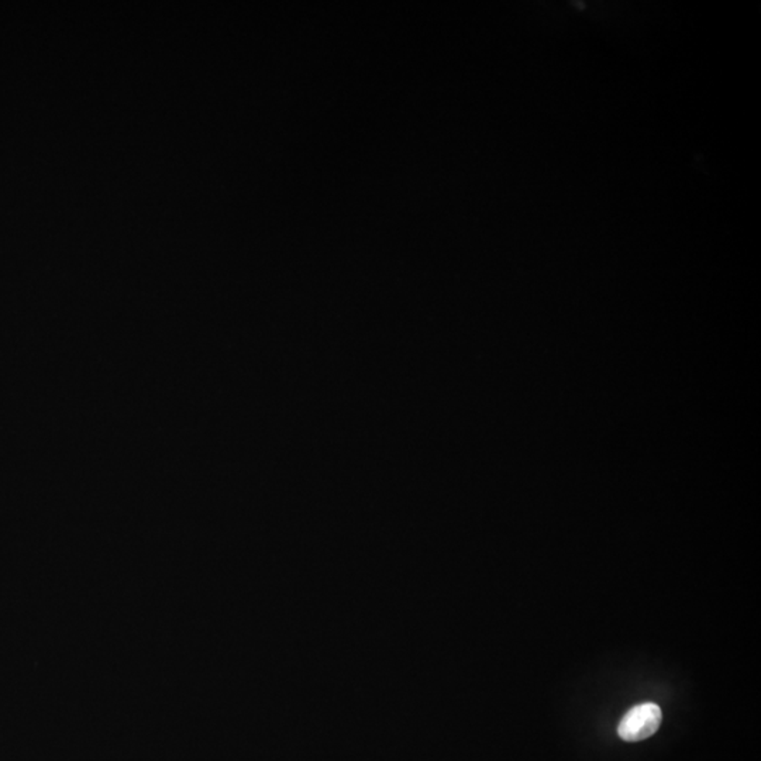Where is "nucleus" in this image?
<instances>
[{
  "instance_id": "obj_1",
  "label": "nucleus",
  "mask_w": 761,
  "mask_h": 761,
  "mask_svg": "<svg viewBox=\"0 0 761 761\" xmlns=\"http://www.w3.org/2000/svg\"><path fill=\"white\" fill-rule=\"evenodd\" d=\"M663 713L653 703H640L623 716L618 726V735L625 742H640L653 736L659 731Z\"/></svg>"
}]
</instances>
